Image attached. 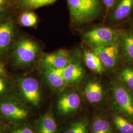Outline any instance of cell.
Listing matches in <instances>:
<instances>
[{
	"label": "cell",
	"mask_w": 133,
	"mask_h": 133,
	"mask_svg": "<svg viewBox=\"0 0 133 133\" xmlns=\"http://www.w3.org/2000/svg\"><path fill=\"white\" fill-rule=\"evenodd\" d=\"M3 77L4 76H0V94L5 92L7 86L6 81Z\"/></svg>",
	"instance_id": "d4e9b609"
},
{
	"label": "cell",
	"mask_w": 133,
	"mask_h": 133,
	"mask_svg": "<svg viewBox=\"0 0 133 133\" xmlns=\"http://www.w3.org/2000/svg\"><path fill=\"white\" fill-rule=\"evenodd\" d=\"M114 123L120 133H133V124L123 116L116 115L114 117Z\"/></svg>",
	"instance_id": "ac0fdd59"
},
{
	"label": "cell",
	"mask_w": 133,
	"mask_h": 133,
	"mask_svg": "<svg viewBox=\"0 0 133 133\" xmlns=\"http://www.w3.org/2000/svg\"><path fill=\"white\" fill-rule=\"evenodd\" d=\"M63 69L45 68L44 72L45 77L50 85L54 88H61L66 84L63 76Z\"/></svg>",
	"instance_id": "9a60e30c"
},
{
	"label": "cell",
	"mask_w": 133,
	"mask_h": 133,
	"mask_svg": "<svg viewBox=\"0 0 133 133\" xmlns=\"http://www.w3.org/2000/svg\"><path fill=\"white\" fill-rule=\"evenodd\" d=\"M93 133H111L112 128L109 122L102 118H97L92 125Z\"/></svg>",
	"instance_id": "ffe728a7"
},
{
	"label": "cell",
	"mask_w": 133,
	"mask_h": 133,
	"mask_svg": "<svg viewBox=\"0 0 133 133\" xmlns=\"http://www.w3.org/2000/svg\"><path fill=\"white\" fill-rule=\"evenodd\" d=\"M57 124L52 116L47 114L43 117L39 129V133H55Z\"/></svg>",
	"instance_id": "d6986e66"
},
{
	"label": "cell",
	"mask_w": 133,
	"mask_h": 133,
	"mask_svg": "<svg viewBox=\"0 0 133 133\" xmlns=\"http://www.w3.org/2000/svg\"><path fill=\"white\" fill-rule=\"evenodd\" d=\"M20 89L29 102L37 105L40 102V91L38 81L33 77H26L19 82Z\"/></svg>",
	"instance_id": "52a82bcc"
},
{
	"label": "cell",
	"mask_w": 133,
	"mask_h": 133,
	"mask_svg": "<svg viewBox=\"0 0 133 133\" xmlns=\"http://www.w3.org/2000/svg\"><path fill=\"white\" fill-rule=\"evenodd\" d=\"M64 133H87V124L85 121L76 122Z\"/></svg>",
	"instance_id": "603a6c76"
},
{
	"label": "cell",
	"mask_w": 133,
	"mask_h": 133,
	"mask_svg": "<svg viewBox=\"0 0 133 133\" xmlns=\"http://www.w3.org/2000/svg\"><path fill=\"white\" fill-rule=\"evenodd\" d=\"M118 81L129 90L133 92V65L122 66L117 73Z\"/></svg>",
	"instance_id": "e0dca14e"
},
{
	"label": "cell",
	"mask_w": 133,
	"mask_h": 133,
	"mask_svg": "<svg viewBox=\"0 0 133 133\" xmlns=\"http://www.w3.org/2000/svg\"><path fill=\"white\" fill-rule=\"evenodd\" d=\"M5 0H0V10L2 9L3 6L5 4Z\"/></svg>",
	"instance_id": "83f0119b"
},
{
	"label": "cell",
	"mask_w": 133,
	"mask_h": 133,
	"mask_svg": "<svg viewBox=\"0 0 133 133\" xmlns=\"http://www.w3.org/2000/svg\"><path fill=\"white\" fill-rule=\"evenodd\" d=\"M111 86L115 104L123 113L133 118V92L117 80L112 81Z\"/></svg>",
	"instance_id": "277c9868"
},
{
	"label": "cell",
	"mask_w": 133,
	"mask_h": 133,
	"mask_svg": "<svg viewBox=\"0 0 133 133\" xmlns=\"http://www.w3.org/2000/svg\"><path fill=\"white\" fill-rule=\"evenodd\" d=\"M133 15V0H118L108 14L109 22L119 24L129 19Z\"/></svg>",
	"instance_id": "8992f818"
},
{
	"label": "cell",
	"mask_w": 133,
	"mask_h": 133,
	"mask_svg": "<svg viewBox=\"0 0 133 133\" xmlns=\"http://www.w3.org/2000/svg\"><path fill=\"white\" fill-rule=\"evenodd\" d=\"M14 37V25L10 20H0V56L10 48Z\"/></svg>",
	"instance_id": "9c48e42d"
},
{
	"label": "cell",
	"mask_w": 133,
	"mask_h": 133,
	"mask_svg": "<svg viewBox=\"0 0 133 133\" xmlns=\"http://www.w3.org/2000/svg\"><path fill=\"white\" fill-rule=\"evenodd\" d=\"M90 47L99 57L105 70L112 71L118 66L122 57L119 43L108 45Z\"/></svg>",
	"instance_id": "3957f363"
},
{
	"label": "cell",
	"mask_w": 133,
	"mask_h": 133,
	"mask_svg": "<svg viewBox=\"0 0 133 133\" xmlns=\"http://www.w3.org/2000/svg\"><path fill=\"white\" fill-rule=\"evenodd\" d=\"M12 133H34L33 132L28 128L19 129L14 131Z\"/></svg>",
	"instance_id": "484cf974"
},
{
	"label": "cell",
	"mask_w": 133,
	"mask_h": 133,
	"mask_svg": "<svg viewBox=\"0 0 133 133\" xmlns=\"http://www.w3.org/2000/svg\"></svg>",
	"instance_id": "f546056e"
},
{
	"label": "cell",
	"mask_w": 133,
	"mask_h": 133,
	"mask_svg": "<svg viewBox=\"0 0 133 133\" xmlns=\"http://www.w3.org/2000/svg\"><path fill=\"white\" fill-rule=\"evenodd\" d=\"M71 21L82 25L97 19L105 12L102 0H68Z\"/></svg>",
	"instance_id": "6da1fadb"
},
{
	"label": "cell",
	"mask_w": 133,
	"mask_h": 133,
	"mask_svg": "<svg viewBox=\"0 0 133 133\" xmlns=\"http://www.w3.org/2000/svg\"><path fill=\"white\" fill-rule=\"evenodd\" d=\"M104 88L97 81H92L87 83L84 88L86 98L91 103H97L102 100L104 96Z\"/></svg>",
	"instance_id": "5bb4252c"
},
{
	"label": "cell",
	"mask_w": 133,
	"mask_h": 133,
	"mask_svg": "<svg viewBox=\"0 0 133 133\" xmlns=\"http://www.w3.org/2000/svg\"><path fill=\"white\" fill-rule=\"evenodd\" d=\"M57 0H22L23 5L29 9H38L53 4Z\"/></svg>",
	"instance_id": "7402d4cb"
},
{
	"label": "cell",
	"mask_w": 133,
	"mask_h": 133,
	"mask_svg": "<svg viewBox=\"0 0 133 133\" xmlns=\"http://www.w3.org/2000/svg\"><path fill=\"white\" fill-rule=\"evenodd\" d=\"M0 133H1V129L0 128Z\"/></svg>",
	"instance_id": "f1b7e54d"
},
{
	"label": "cell",
	"mask_w": 133,
	"mask_h": 133,
	"mask_svg": "<svg viewBox=\"0 0 133 133\" xmlns=\"http://www.w3.org/2000/svg\"><path fill=\"white\" fill-rule=\"evenodd\" d=\"M38 18L33 12H26L22 14L20 17V23L25 27H33L37 24Z\"/></svg>",
	"instance_id": "44dd1931"
},
{
	"label": "cell",
	"mask_w": 133,
	"mask_h": 133,
	"mask_svg": "<svg viewBox=\"0 0 133 133\" xmlns=\"http://www.w3.org/2000/svg\"><path fill=\"white\" fill-rule=\"evenodd\" d=\"M105 8V12L108 14L109 11L112 9L118 0H102Z\"/></svg>",
	"instance_id": "cb8c5ba5"
},
{
	"label": "cell",
	"mask_w": 133,
	"mask_h": 133,
	"mask_svg": "<svg viewBox=\"0 0 133 133\" xmlns=\"http://www.w3.org/2000/svg\"><path fill=\"white\" fill-rule=\"evenodd\" d=\"M120 32L110 27L100 26L86 32L83 38L90 46H104L119 43Z\"/></svg>",
	"instance_id": "7a4b0ae2"
},
{
	"label": "cell",
	"mask_w": 133,
	"mask_h": 133,
	"mask_svg": "<svg viewBox=\"0 0 133 133\" xmlns=\"http://www.w3.org/2000/svg\"><path fill=\"white\" fill-rule=\"evenodd\" d=\"M81 104V98L76 93L72 92L63 95L58 101V107L63 114H68L77 109Z\"/></svg>",
	"instance_id": "8fae6325"
},
{
	"label": "cell",
	"mask_w": 133,
	"mask_h": 133,
	"mask_svg": "<svg viewBox=\"0 0 133 133\" xmlns=\"http://www.w3.org/2000/svg\"><path fill=\"white\" fill-rule=\"evenodd\" d=\"M38 51L39 48L36 43L29 39H24L16 44L13 52V58L17 64L27 65L34 62Z\"/></svg>",
	"instance_id": "5b68a950"
},
{
	"label": "cell",
	"mask_w": 133,
	"mask_h": 133,
	"mask_svg": "<svg viewBox=\"0 0 133 133\" xmlns=\"http://www.w3.org/2000/svg\"><path fill=\"white\" fill-rule=\"evenodd\" d=\"M84 70L79 62H70L63 69V76L66 84L79 81L84 75Z\"/></svg>",
	"instance_id": "7c38bea8"
},
{
	"label": "cell",
	"mask_w": 133,
	"mask_h": 133,
	"mask_svg": "<svg viewBox=\"0 0 133 133\" xmlns=\"http://www.w3.org/2000/svg\"><path fill=\"white\" fill-rule=\"evenodd\" d=\"M71 62V59L69 53L64 49L45 55L42 61L45 68H50L55 69L64 68Z\"/></svg>",
	"instance_id": "ba28073f"
},
{
	"label": "cell",
	"mask_w": 133,
	"mask_h": 133,
	"mask_svg": "<svg viewBox=\"0 0 133 133\" xmlns=\"http://www.w3.org/2000/svg\"><path fill=\"white\" fill-rule=\"evenodd\" d=\"M6 72L5 67L3 64L0 62V76H5Z\"/></svg>",
	"instance_id": "4316f807"
},
{
	"label": "cell",
	"mask_w": 133,
	"mask_h": 133,
	"mask_svg": "<svg viewBox=\"0 0 133 133\" xmlns=\"http://www.w3.org/2000/svg\"><path fill=\"white\" fill-rule=\"evenodd\" d=\"M119 45L122 58L133 65V31L120 30Z\"/></svg>",
	"instance_id": "30bf717a"
},
{
	"label": "cell",
	"mask_w": 133,
	"mask_h": 133,
	"mask_svg": "<svg viewBox=\"0 0 133 133\" xmlns=\"http://www.w3.org/2000/svg\"><path fill=\"white\" fill-rule=\"evenodd\" d=\"M0 112L5 117L12 120L25 119L28 115L26 110L11 102H4L0 105Z\"/></svg>",
	"instance_id": "4fadbf2b"
},
{
	"label": "cell",
	"mask_w": 133,
	"mask_h": 133,
	"mask_svg": "<svg viewBox=\"0 0 133 133\" xmlns=\"http://www.w3.org/2000/svg\"><path fill=\"white\" fill-rule=\"evenodd\" d=\"M83 60L86 66L97 74H102L105 71L99 57L92 51H86L83 54Z\"/></svg>",
	"instance_id": "2e32d148"
}]
</instances>
